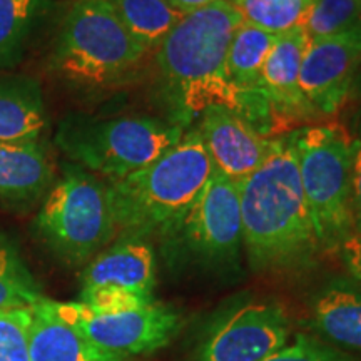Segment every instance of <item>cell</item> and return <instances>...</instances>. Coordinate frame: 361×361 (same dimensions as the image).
Instances as JSON below:
<instances>
[{
    "label": "cell",
    "mask_w": 361,
    "mask_h": 361,
    "mask_svg": "<svg viewBox=\"0 0 361 361\" xmlns=\"http://www.w3.org/2000/svg\"><path fill=\"white\" fill-rule=\"evenodd\" d=\"M40 0H0V69L20 64Z\"/></svg>",
    "instance_id": "21"
},
{
    "label": "cell",
    "mask_w": 361,
    "mask_h": 361,
    "mask_svg": "<svg viewBox=\"0 0 361 361\" xmlns=\"http://www.w3.org/2000/svg\"><path fill=\"white\" fill-rule=\"evenodd\" d=\"M308 44L310 37L305 25L293 27L276 35L266 57L259 90L273 112L274 121L279 123H300L316 116L300 89L301 62Z\"/></svg>",
    "instance_id": "13"
},
{
    "label": "cell",
    "mask_w": 361,
    "mask_h": 361,
    "mask_svg": "<svg viewBox=\"0 0 361 361\" xmlns=\"http://www.w3.org/2000/svg\"><path fill=\"white\" fill-rule=\"evenodd\" d=\"M147 54L109 0H75L59 27L47 62L64 82L99 89L124 80Z\"/></svg>",
    "instance_id": "4"
},
{
    "label": "cell",
    "mask_w": 361,
    "mask_h": 361,
    "mask_svg": "<svg viewBox=\"0 0 361 361\" xmlns=\"http://www.w3.org/2000/svg\"><path fill=\"white\" fill-rule=\"evenodd\" d=\"M241 13L243 22L271 34L303 25L314 0H226Z\"/></svg>",
    "instance_id": "22"
},
{
    "label": "cell",
    "mask_w": 361,
    "mask_h": 361,
    "mask_svg": "<svg viewBox=\"0 0 361 361\" xmlns=\"http://www.w3.org/2000/svg\"><path fill=\"white\" fill-rule=\"evenodd\" d=\"M293 139L301 188L319 246L340 250L353 236L351 162L355 139L336 123L308 126L293 133Z\"/></svg>",
    "instance_id": "7"
},
{
    "label": "cell",
    "mask_w": 361,
    "mask_h": 361,
    "mask_svg": "<svg viewBox=\"0 0 361 361\" xmlns=\"http://www.w3.org/2000/svg\"><path fill=\"white\" fill-rule=\"evenodd\" d=\"M361 0H314L303 22L310 40L329 37L360 20Z\"/></svg>",
    "instance_id": "23"
},
{
    "label": "cell",
    "mask_w": 361,
    "mask_h": 361,
    "mask_svg": "<svg viewBox=\"0 0 361 361\" xmlns=\"http://www.w3.org/2000/svg\"><path fill=\"white\" fill-rule=\"evenodd\" d=\"M42 296L19 247L0 233V310L29 308Z\"/></svg>",
    "instance_id": "20"
},
{
    "label": "cell",
    "mask_w": 361,
    "mask_h": 361,
    "mask_svg": "<svg viewBox=\"0 0 361 361\" xmlns=\"http://www.w3.org/2000/svg\"><path fill=\"white\" fill-rule=\"evenodd\" d=\"M117 286L152 298L156 286V255L146 238L119 234L111 246L85 264L82 288Z\"/></svg>",
    "instance_id": "14"
},
{
    "label": "cell",
    "mask_w": 361,
    "mask_h": 361,
    "mask_svg": "<svg viewBox=\"0 0 361 361\" xmlns=\"http://www.w3.org/2000/svg\"><path fill=\"white\" fill-rule=\"evenodd\" d=\"M213 171L200 130L192 129L151 164L107 183L117 236L173 238Z\"/></svg>",
    "instance_id": "3"
},
{
    "label": "cell",
    "mask_w": 361,
    "mask_h": 361,
    "mask_svg": "<svg viewBox=\"0 0 361 361\" xmlns=\"http://www.w3.org/2000/svg\"><path fill=\"white\" fill-rule=\"evenodd\" d=\"M351 218L353 234L361 236V141H353V162H351Z\"/></svg>",
    "instance_id": "27"
},
{
    "label": "cell",
    "mask_w": 361,
    "mask_h": 361,
    "mask_svg": "<svg viewBox=\"0 0 361 361\" xmlns=\"http://www.w3.org/2000/svg\"><path fill=\"white\" fill-rule=\"evenodd\" d=\"M32 231L67 266H84L117 236L109 188L78 164H67L44 196Z\"/></svg>",
    "instance_id": "5"
},
{
    "label": "cell",
    "mask_w": 361,
    "mask_h": 361,
    "mask_svg": "<svg viewBox=\"0 0 361 361\" xmlns=\"http://www.w3.org/2000/svg\"><path fill=\"white\" fill-rule=\"evenodd\" d=\"M263 361H350V358L313 338L300 335L291 346H284Z\"/></svg>",
    "instance_id": "26"
},
{
    "label": "cell",
    "mask_w": 361,
    "mask_h": 361,
    "mask_svg": "<svg viewBox=\"0 0 361 361\" xmlns=\"http://www.w3.org/2000/svg\"><path fill=\"white\" fill-rule=\"evenodd\" d=\"M313 324L331 341L361 351V291L346 283L331 284L316 300Z\"/></svg>",
    "instance_id": "18"
},
{
    "label": "cell",
    "mask_w": 361,
    "mask_h": 361,
    "mask_svg": "<svg viewBox=\"0 0 361 361\" xmlns=\"http://www.w3.org/2000/svg\"><path fill=\"white\" fill-rule=\"evenodd\" d=\"M56 171L42 142H0V207L27 209L54 184Z\"/></svg>",
    "instance_id": "15"
},
{
    "label": "cell",
    "mask_w": 361,
    "mask_h": 361,
    "mask_svg": "<svg viewBox=\"0 0 361 361\" xmlns=\"http://www.w3.org/2000/svg\"><path fill=\"white\" fill-rule=\"evenodd\" d=\"M30 308V361H130L128 356L99 348L59 319L45 305V296Z\"/></svg>",
    "instance_id": "16"
},
{
    "label": "cell",
    "mask_w": 361,
    "mask_h": 361,
    "mask_svg": "<svg viewBox=\"0 0 361 361\" xmlns=\"http://www.w3.org/2000/svg\"><path fill=\"white\" fill-rule=\"evenodd\" d=\"M290 324L276 305L251 303L216 323L196 361H263L286 346Z\"/></svg>",
    "instance_id": "10"
},
{
    "label": "cell",
    "mask_w": 361,
    "mask_h": 361,
    "mask_svg": "<svg viewBox=\"0 0 361 361\" xmlns=\"http://www.w3.org/2000/svg\"><path fill=\"white\" fill-rule=\"evenodd\" d=\"M45 305L59 319L78 329L99 348L128 358L162 348L180 328V316L157 303L109 314L96 313L80 301L45 298Z\"/></svg>",
    "instance_id": "8"
},
{
    "label": "cell",
    "mask_w": 361,
    "mask_h": 361,
    "mask_svg": "<svg viewBox=\"0 0 361 361\" xmlns=\"http://www.w3.org/2000/svg\"><path fill=\"white\" fill-rule=\"evenodd\" d=\"M243 243L255 269L310 263L319 250L313 216L301 188L293 134L263 166L241 180Z\"/></svg>",
    "instance_id": "1"
},
{
    "label": "cell",
    "mask_w": 361,
    "mask_h": 361,
    "mask_svg": "<svg viewBox=\"0 0 361 361\" xmlns=\"http://www.w3.org/2000/svg\"><path fill=\"white\" fill-rule=\"evenodd\" d=\"M356 24H358V25L361 27V16H360V20H358V22H356Z\"/></svg>",
    "instance_id": "30"
},
{
    "label": "cell",
    "mask_w": 361,
    "mask_h": 361,
    "mask_svg": "<svg viewBox=\"0 0 361 361\" xmlns=\"http://www.w3.org/2000/svg\"><path fill=\"white\" fill-rule=\"evenodd\" d=\"M197 130L214 169L233 180L246 179L279 146V139L266 137L245 117L223 106L207 107Z\"/></svg>",
    "instance_id": "12"
},
{
    "label": "cell",
    "mask_w": 361,
    "mask_h": 361,
    "mask_svg": "<svg viewBox=\"0 0 361 361\" xmlns=\"http://www.w3.org/2000/svg\"><path fill=\"white\" fill-rule=\"evenodd\" d=\"M183 135V124L156 117L69 116L59 124L56 144L72 164L112 183L151 164Z\"/></svg>",
    "instance_id": "6"
},
{
    "label": "cell",
    "mask_w": 361,
    "mask_h": 361,
    "mask_svg": "<svg viewBox=\"0 0 361 361\" xmlns=\"http://www.w3.org/2000/svg\"><path fill=\"white\" fill-rule=\"evenodd\" d=\"M168 2L174 8H178L179 12L188 13V12L196 11V8H200L202 6H206V4L213 2V0H168Z\"/></svg>",
    "instance_id": "29"
},
{
    "label": "cell",
    "mask_w": 361,
    "mask_h": 361,
    "mask_svg": "<svg viewBox=\"0 0 361 361\" xmlns=\"http://www.w3.org/2000/svg\"><path fill=\"white\" fill-rule=\"evenodd\" d=\"M243 17L226 0H213L183 19L156 49V64L173 89L184 119L223 106L241 116L243 104L228 75V51Z\"/></svg>",
    "instance_id": "2"
},
{
    "label": "cell",
    "mask_w": 361,
    "mask_h": 361,
    "mask_svg": "<svg viewBox=\"0 0 361 361\" xmlns=\"http://www.w3.org/2000/svg\"><path fill=\"white\" fill-rule=\"evenodd\" d=\"M361 62V27L310 40L300 72V89L314 114L331 116L348 97Z\"/></svg>",
    "instance_id": "11"
},
{
    "label": "cell",
    "mask_w": 361,
    "mask_h": 361,
    "mask_svg": "<svg viewBox=\"0 0 361 361\" xmlns=\"http://www.w3.org/2000/svg\"><path fill=\"white\" fill-rule=\"evenodd\" d=\"M109 4L129 34L147 52L156 51L184 16L168 0H109Z\"/></svg>",
    "instance_id": "19"
},
{
    "label": "cell",
    "mask_w": 361,
    "mask_h": 361,
    "mask_svg": "<svg viewBox=\"0 0 361 361\" xmlns=\"http://www.w3.org/2000/svg\"><path fill=\"white\" fill-rule=\"evenodd\" d=\"M79 301L87 306L89 310L101 314L123 313V311L139 310L154 303L152 298H144L141 295H135L133 291L123 290V288L117 286L82 288Z\"/></svg>",
    "instance_id": "25"
},
{
    "label": "cell",
    "mask_w": 361,
    "mask_h": 361,
    "mask_svg": "<svg viewBox=\"0 0 361 361\" xmlns=\"http://www.w3.org/2000/svg\"><path fill=\"white\" fill-rule=\"evenodd\" d=\"M239 191L241 180H233L219 171H213L174 233L191 255L209 263L236 259L243 245Z\"/></svg>",
    "instance_id": "9"
},
{
    "label": "cell",
    "mask_w": 361,
    "mask_h": 361,
    "mask_svg": "<svg viewBox=\"0 0 361 361\" xmlns=\"http://www.w3.org/2000/svg\"><path fill=\"white\" fill-rule=\"evenodd\" d=\"M32 308L0 310V361H30Z\"/></svg>",
    "instance_id": "24"
},
{
    "label": "cell",
    "mask_w": 361,
    "mask_h": 361,
    "mask_svg": "<svg viewBox=\"0 0 361 361\" xmlns=\"http://www.w3.org/2000/svg\"><path fill=\"white\" fill-rule=\"evenodd\" d=\"M340 252L350 274L361 284V236H350L340 246Z\"/></svg>",
    "instance_id": "28"
},
{
    "label": "cell",
    "mask_w": 361,
    "mask_h": 361,
    "mask_svg": "<svg viewBox=\"0 0 361 361\" xmlns=\"http://www.w3.org/2000/svg\"><path fill=\"white\" fill-rule=\"evenodd\" d=\"M49 129L44 92L29 75L0 78V142H40Z\"/></svg>",
    "instance_id": "17"
}]
</instances>
